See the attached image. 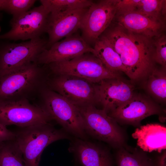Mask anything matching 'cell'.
<instances>
[{
	"label": "cell",
	"instance_id": "cell-2",
	"mask_svg": "<svg viewBox=\"0 0 166 166\" xmlns=\"http://www.w3.org/2000/svg\"><path fill=\"white\" fill-rule=\"evenodd\" d=\"M41 65L33 62L0 77V101L37 99L49 75L46 66Z\"/></svg>",
	"mask_w": 166,
	"mask_h": 166
},
{
	"label": "cell",
	"instance_id": "cell-29",
	"mask_svg": "<svg viewBox=\"0 0 166 166\" xmlns=\"http://www.w3.org/2000/svg\"><path fill=\"white\" fill-rule=\"evenodd\" d=\"M2 17V15L1 14V13L0 12V20L1 19Z\"/></svg>",
	"mask_w": 166,
	"mask_h": 166
},
{
	"label": "cell",
	"instance_id": "cell-24",
	"mask_svg": "<svg viewBox=\"0 0 166 166\" xmlns=\"http://www.w3.org/2000/svg\"><path fill=\"white\" fill-rule=\"evenodd\" d=\"M0 166H26L22 154L14 140L0 143Z\"/></svg>",
	"mask_w": 166,
	"mask_h": 166
},
{
	"label": "cell",
	"instance_id": "cell-22",
	"mask_svg": "<svg viewBox=\"0 0 166 166\" xmlns=\"http://www.w3.org/2000/svg\"><path fill=\"white\" fill-rule=\"evenodd\" d=\"M147 91L155 98L162 102L166 99V68L155 67L147 77Z\"/></svg>",
	"mask_w": 166,
	"mask_h": 166
},
{
	"label": "cell",
	"instance_id": "cell-5",
	"mask_svg": "<svg viewBox=\"0 0 166 166\" xmlns=\"http://www.w3.org/2000/svg\"><path fill=\"white\" fill-rule=\"evenodd\" d=\"M86 134L118 149L126 145L125 131L103 109L89 105L77 106Z\"/></svg>",
	"mask_w": 166,
	"mask_h": 166
},
{
	"label": "cell",
	"instance_id": "cell-1",
	"mask_svg": "<svg viewBox=\"0 0 166 166\" xmlns=\"http://www.w3.org/2000/svg\"><path fill=\"white\" fill-rule=\"evenodd\" d=\"M119 55L131 79L147 78L155 67L154 38L131 32L116 23L101 35Z\"/></svg>",
	"mask_w": 166,
	"mask_h": 166
},
{
	"label": "cell",
	"instance_id": "cell-17",
	"mask_svg": "<svg viewBox=\"0 0 166 166\" xmlns=\"http://www.w3.org/2000/svg\"><path fill=\"white\" fill-rule=\"evenodd\" d=\"M115 19L127 30L153 38L162 34L165 27V23L135 12L116 14Z\"/></svg>",
	"mask_w": 166,
	"mask_h": 166
},
{
	"label": "cell",
	"instance_id": "cell-9",
	"mask_svg": "<svg viewBox=\"0 0 166 166\" xmlns=\"http://www.w3.org/2000/svg\"><path fill=\"white\" fill-rule=\"evenodd\" d=\"M52 120L41 106L27 100L0 101V123L19 127L50 124Z\"/></svg>",
	"mask_w": 166,
	"mask_h": 166
},
{
	"label": "cell",
	"instance_id": "cell-18",
	"mask_svg": "<svg viewBox=\"0 0 166 166\" xmlns=\"http://www.w3.org/2000/svg\"><path fill=\"white\" fill-rule=\"evenodd\" d=\"M137 144L144 152L161 153L166 149V128L158 124H148L137 128L132 134Z\"/></svg>",
	"mask_w": 166,
	"mask_h": 166
},
{
	"label": "cell",
	"instance_id": "cell-25",
	"mask_svg": "<svg viewBox=\"0 0 166 166\" xmlns=\"http://www.w3.org/2000/svg\"><path fill=\"white\" fill-rule=\"evenodd\" d=\"M35 0H0V11H4L16 18L27 12L34 4Z\"/></svg>",
	"mask_w": 166,
	"mask_h": 166
},
{
	"label": "cell",
	"instance_id": "cell-3",
	"mask_svg": "<svg viewBox=\"0 0 166 166\" xmlns=\"http://www.w3.org/2000/svg\"><path fill=\"white\" fill-rule=\"evenodd\" d=\"M14 132V140L22 154L26 166H39L42 153L47 146L69 137L51 123L20 127Z\"/></svg>",
	"mask_w": 166,
	"mask_h": 166
},
{
	"label": "cell",
	"instance_id": "cell-23",
	"mask_svg": "<svg viewBox=\"0 0 166 166\" xmlns=\"http://www.w3.org/2000/svg\"><path fill=\"white\" fill-rule=\"evenodd\" d=\"M40 2L50 13L87 8L93 2L91 0H41Z\"/></svg>",
	"mask_w": 166,
	"mask_h": 166
},
{
	"label": "cell",
	"instance_id": "cell-26",
	"mask_svg": "<svg viewBox=\"0 0 166 166\" xmlns=\"http://www.w3.org/2000/svg\"><path fill=\"white\" fill-rule=\"evenodd\" d=\"M155 52L154 59L155 63L162 67H166V36L163 33L154 38Z\"/></svg>",
	"mask_w": 166,
	"mask_h": 166
},
{
	"label": "cell",
	"instance_id": "cell-11",
	"mask_svg": "<svg viewBox=\"0 0 166 166\" xmlns=\"http://www.w3.org/2000/svg\"><path fill=\"white\" fill-rule=\"evenodd\" d=\"M50 13L42 5L30 10L10 21L11 29L0 39L25 40L41 37L46 32Z\"/></svg>",
	"mask_w": 166,
	"mask_h": 166
},
{
	"label": "cell",
	"instance_id": "cell-12",
	"mask_svg": "<svg viewBox=\"0 0 166 166\" xmlns=\"http://www.w3.org/2000/svg\"><path fill=\"white\" fill-rule=\"evenodd\" d=\"M162 109L147 97L134 93L128 101L108 113L119 124L139 127L144 119L153 115H161Z\"/></svg>",
	"mask_w": 166,
	"mask_h": 166
},
{
	"label": "cell",
	"instance_id": "cell-8",
	"mask_svg": "<svg viewBox=\"0 0 166 166\" xmlns=\"http://www.w3.org/2000/svg\"><path fill=\"white\" fill-rule=\"evenodd\" d=\"M47 40L41 37L18 43L0 45V77L33 62L47 49Z\"/></svg>",
	"mask_w": 166,
	"mask_h": 166
},
{
	"label": "cell",
	"instance_id": "cell-4",
	"mask_svg": "<svg viewBox=\"0 0 166 166\" xmlns=\"http://www.w3.org/2000/svg\"><path fill=\"white\" fill-rule=\"evenodd\" d=\"M36 99V104L43 109L52 120L77 137L86 140L83 120L77 106L46 86Z\"/></svg>",
	"mask_w": 166,
	"mask_h": 166
},
{
	"label": "cell",
	"instance_id": "cell-19",
	"mask_svg": "<svg viewBox=\"0 0 166 166\" xmlns=\"http://www.w3.org/2000/svg\"><path fill=\"white\" fill-rule=\"evenodd\" d=\"M94 54L109 70L127 74V70L118 54L104 38L99 37L94 45Z\"/></svg>",
	"mask_w": 166,
	"mask_h": 166
},
{
	"label": "cell",
	"instance_id": "cell-6",
	"mask_svg": "<svg viewBox=\"0 0 166 166\" xmlns=\"http://www.w3.org/2000/svg\"><path fill=\"white\" fill-rule=\"evenodd\" d=\"M45 65L50 74L74 76L94 83H97L105 79L121 77V72L109 70L97 57L89 53L68 61Z\"/></svg>",
	"mask_w": 166,
	"mask_h": 166
},
{
	"label": "cell",
	"instance_id": "cell-21",
	"mask_svg": "<svg viewBox=\"0 0 166 166\" xmlns=\"http://www.w3.org/2000/svg\"><path fill=\"white\" fill-rule=\"evenodd\" d=\"M117 149V166H154L153 159L141 150L131 148L126 145Z\"/></svg>",
	"mask_w": 166,
	"mask_h": 166
},
{
	"label": "cell",
	"instance_id": "cell-15",
	"mask_svg": "<svg viewBox=\"0 0 166 166\" xmlns=\"http://www.w3.org/2000/svg\"><path fill=\"white\" fill-rule=\"evenodd\" d=\"M97 84L99 103L107 113L127 102L134 94V85L121 77L103 80Z\"/></svg>",
	"mask_w": 166,
	"mask_h": 166
},
{
	"label": "cell",
	"instance_id": "cell-7",
	"mask_svg": "<svg viewBox=\"0 0 166 166\" xmlns=\"http://www.w3.org/2000/svg\"><path fill=\"white\" fill-rule=\"evenodd\" d=\"M49 74L47 87L77 106L99 103L97 83L71 75Z\"/></svg>",
	"mask_w": 166,
	"mask_h": 166
},
{
	"label": "cell",
	"instance_id": "cell-28",
	"mask_svg": "<svg viewBox=\"0 0 166 166\" xmlns=\"http://www.w3.org/2000/svg\"><path fill=\"white\" fill-rule=\"evenodd\" d=\"M153 160L154 166H166V150H164L161 154Z\"/></svg>",
	"mask_w": 166,
	"mask_h": 166
},
{
	"label": "cell",
	"instance_id": "cell-20",
	"mask_svg": "<svg viewBox=\"0 0 166 166\" xmlns=\"http://www.w3.org/2000/svg\"><path fill=\"white\" fill-rule=\"evenodd\" d=\"M137 12L165 23L166 0H132L128 12Z\"/></svg>",
	"mask_w": 166,
	"mask_h": 166
},
{
	"label": "cell",
	"instance_id": "cell-27",
	"mask_svg": "<svg viewBox=\"0 0 166 166\" xmlns=\"http://www.w3.org/2000/svg\"><path fill=\"white\" fill-rule=\"evenodd\" d=\"M14 132L9 130L6 127L0 123V143L14 140Z\"/></svg>",
	"mask_w": 166,
	"mask_h": 166
},
{
	"label": "cell",
	"instance_id": "cell-16",
	"mask_svg": "<svg viewBox=\"0 0 166 166\" xmlns=\"http://www.w3.org/2000/svg\"><path fill=\"white\" fill-rule=\"evenodd\" d=\"M68 149L83 166H114L110 151L97 144L77 138L71 142Z\"/></svg>",
	"mask_w": 166,
	"mask_h": 166
},
{
	"label": "cell",
	"instance_id": "cell-14",
	"mask_svg": "<svg viewBox=\"0 0 166 166\" xmlns=\"http://www.w3.org/2000/svg\"><path fill=\"white\" fill-rule=\"evenodd\" d=\"M88 8L50 13L45 32L49 37L47 49L62 38L73 35L80 29Z\"/></svg>",
	"mask_w": 166,
	"mask_h": 166
},
{
	"label": "cell",
	"instance_id": "cell-13",
	"mask_svg": "<svg viewBox=\"0 0 166 166\" xmlns=\"http://www.w3.org/2000/svg\"><path fill=\"white\" fill-rule=\"evenodd\" d=\"M94 49L78 34H73L53 44L37 57L35 63L47 65L72 59L86 53H94Z\"/></svg>",
	"mask_w": 166,
	"mask_h": 166
},
{
	"label": "cell",
	"instance_id": "cell-10",
	"mask_svg": "<svg viewBox=\"0 0 166 166\" xmlns=\"http://www.w3.org/2000/svg\"><path fill=\"white\" fill-rule=\"evenodd\" d=\"M118 0L93 2L89 7L81 30L82 38L89 45H94L109 26L116 16Z\"/></svg>",
	"mask_w": 166,
	"mask_h": 166
}]
</instances>
